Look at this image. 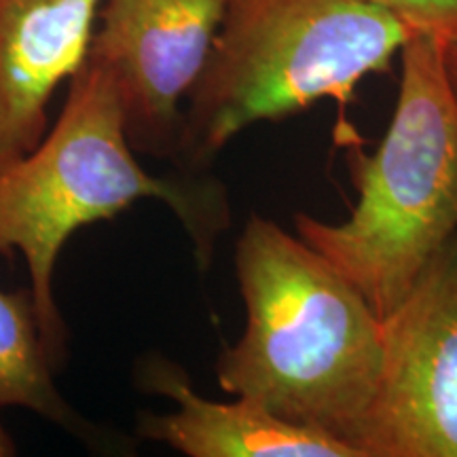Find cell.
I'll return each mask as SVG.
<instances>
[{
  "label": "cell",
  "mask_w": 457,
  "mask_h": 457,
  "mask_svg": "<svg viewBox=\"0 0 457 457\" xmlns=\"http://www.w3.org/2000/svg\"><path fill=\"white\" fill-rule=\"evenodd\" d=\"M15 453H17V445L13 438H11L7 428H4L3 420H0V457H11Z\"/></svg>",
  "instance_id": "obj_12"
},
{
  "label": "cell",
  "mask_w": 457,
  "mask_h": 457,
  "mask_svg": "<svg viewBox=\"0 0 457 457\" xmlns=\"http://www.w3.org/2000/svg\"><path fill=\"white\" fill-rule=\"evenodd\" d=\"M417 30L370 0H228L185 102L179 162L205 171L233 138L322 100L345 106Z\"/></svg>",
  "instance_id": "obj_3"
},
{
  "label": "cell",
  "mask_w": 457,
  "mask_h": 457,
  "mask_svg": "<svg viewBox=\"0 0 457 457\" xmlns=\"http://www.w3.org/2000/svg\"><path fill=\"white\" fill-rule=\"evenodd\" d=\"M55 370L30 290H0V409H26L79 436L94 434L57 390Z\"/></svg>",
  "instance_id": "obj_9"
},
{
  "label": "cell",
  "mask_w": 457,
  "mask_h": 457,
  "mask_svg": "<svg viewBox=\"0 0 457 457\" xmlns=\"http://www.w3.org/2000/svg\"><path fill=\"white\" fill-rule=\"evenodd\" d=\"M233 265L245 327L216 360V384L362 457L384 356V324L370 303L305 239L262 214L245 220Z\"/></svg>",
  "instance_id": "obj_1"
},
{
  "label": "cell",
  "mask_w": 457,
  "mask_h": 457,
  "mask_svg": "<svg viewBox=\"0 0 457 457\" xmlns=\"http://www.w3.org/2000/svg\"><path fill=\"white\" fill-rule=\"evenodd\" d=\"M384 324L362 457H457V236Z\"/></svg>",
  "instance_id": "obj_5"
},
{
  "label": "cell",
  "mask_w": 457,
  "mask_h": 457,
  "mask_svg": "<svg viewBox=\"0 0 457 457\" xmlns=\"http://www.w3.org/2000/svg\"><path fill=\"white\" fill-rule=\"evenodd\" d=\"M142 199L174 212L202 271L231 225L227 188L205 171H146L128 136L117 81L91 60L68 81L66 102L24 159L0 174V256H24L30 295L55 367L64 364L66 327L54 278L62 248L79 228L112 220Z\"/></svg>",
  "instance_id": "obj_2"
},
{
  "label": "cell",
  "mask_w": 457,
  "mask_h": 457,
  "mask_svg": "<svg viewBox=\"0 0 457 457\" xmlns=\"http://www.w3.org/2000/svg\"><path fill=\"white\" fill-rule=\"evenodd\" d=\"M227 7L228 0H104L89 57L119 85L136 153L179 162L182 104Z\"/></svg>",
  "instance_id": "obj_6"
},
{
  "label": "cell",
  "mask_w": 457,
  "mask_h": 457,
  "mask_svg": "<svg viewBox=\"0 0 457 457\" xmlns=\"http://www.w3.org/2000/svg\"><path fill=\"white\" fill-rule=\"evenodd\" d=\"M445 64H447V74L457 100V34L445 38Z\"/></svg>",
  "instance_id": "obj_11"
},
{
  "label": "cell",
  "mask_w": 457,
  "mask_h": 457,
  "mask_svg": "<svg viewBox=\"0 0 457 457\" xmlns=\"http://www.w3.org/2000/svg\"><path fill=\"white\" fill-rule=\"evenodd\" d=\"M104 0H0V174L41 145L49 104L87 62Z\"/></svg>",
  "instance_id": "obj_7"
},
{
  "label": "cell",
  "mask_w": 457,
  "mask_h": 457,
  "mask_svg": "<svg viewBox=\"0 0 457 457\" xmlns=\"http://www.w3.org/2000/svg\"><path fill=\"white\" fill-rule=\"evenodd\" d=\"M415 30L436 32L441 37L457 34V0H370Z\"/></svg>",
  "instance_id": "obj_10"
},
{
  "label": "cell",
  "mask_w": 457,
  "mask_h": 457,
  "mask_svg": "<svg viewBox=\"0 0 457 457\" xmlns=\"http://www.w3.org/2000/svg\"><path fill=\"white\" fill-rule=\"evenodd\" d=\"M140 386L170 398V413H142L138 436L187 457H358L350 445L290 424L250 398L212 400L195 392L187 370L151 353L140 364Z\"/></svg>",
  "instance_id": "obj_8"
},
{
  "label": "cell",
  "mask_w": 457,
  "mask_h": 457,
  "mask_svg": "<svg viewBox=\"0 0 457 457\" xmlns=\"http://www.w3.org/2000/svg\"><path fill=\"white\" fill-rule=\"evenodd\" d=\"M398 98L373 153H350L358 199L341 222L299 212L295 233L384 320L457 236V100L445 37L417 30L400 51Z\"/></svg>",
  "instance_id": "obj_4"
}]
</instances>
